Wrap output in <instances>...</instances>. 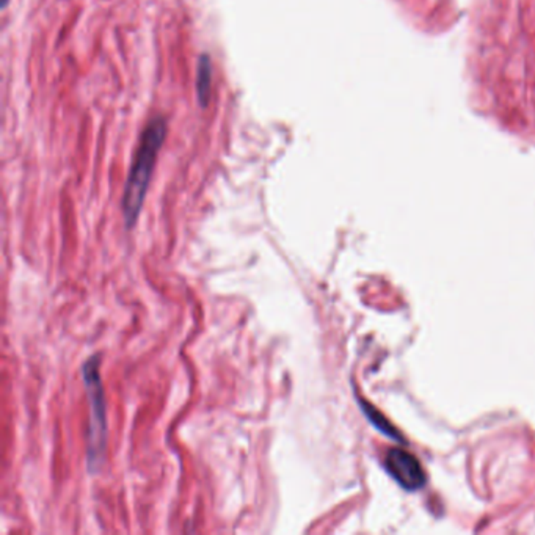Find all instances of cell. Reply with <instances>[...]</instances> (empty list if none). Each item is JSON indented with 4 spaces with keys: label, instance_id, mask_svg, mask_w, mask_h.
Here are the masks:
<instances>
[{
    "label": "cell",
    "instance_id": "cell-1",
    "mask_svg": "<svg viewBox=\"0 0 535 535\" xmlns=\"http://www.w3.org/2000/svg\"><path fill=\"white\" fill-rule=\"evenodd\" d=\"M167 137V121L162 117L152 118L142 132L138 150L132 162L131 172L126 181L123 193V215L126 228H134L137 223L144 198L148 193L152 170L158 160L159 151Z\"/></svg>",
    "mask_w": 535,
    "mask_h": 535
},
{
    "label": "cell",
    "instance_id": "cell-5",
    "mask_svg": "<svg viewBox=\"0 0 535 535\" xmlns=\"http://www.w3.org/2000/svg\"><path fill=\"white\" fill-rule=\"evenodd\" d=\"M8 2H10V0H2V7H7Z\"/></svg>",
    "mask_w": 535,
    "mask_h": 535
},
{
    "label": "cell",
    "instance_id": "cell-3",
    "mask_svg": "<svg viewBox=\"0 0 535 535\" xmlns=\"http://www.w3.org/2000/svg\"><path fill=\"white\" fill-rule=\"evenodd\" d=\"M384 468L392 479L405 490H418L426 484V474L418 459L404 449H392L386 454Z\"/></svg>",
    "mask_w": 535,
    "mask_h": 535
},
{
    "label": "cell",
    "instance_id": "cell-2",
    "mask_svg": "<svg viewBox=\"0 0 535 535\" xmlns=\"http://www.w3.org/2000/svg\"><path fill=\"white\" fill-rule=\"evenodd\" d=\"M82 380L89 405L87 469L89 474H97L103 468L105 447H107V405L104 394L99 355L89 357L82 364Z\"/></svg>",
    "mask_w": 535,
    "mask_h": 535
},
{
    "label": "cell",
    "instance_id": "cell-4",
    "mask_svg": "<svg viewBox=\"0 0 535 535\" xmlns=\"http://www.w3.org/2000/svg\"><path fill=\"white\" fill-rule=\"evenodd\" d=\"M197 97L201 107H206L211 97V87H213V63L209 55H201L197 66Z\"/></svg>",
    "mask_w": 535,
    "mask_h": 535
}]
</instances>
